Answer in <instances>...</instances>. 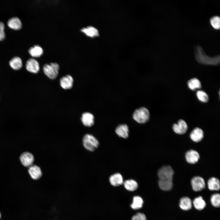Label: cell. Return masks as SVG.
I'll use <instances>...</instances> for the list:
<instances>
[{"label": "cell", "mask_w": 220, "mask_h": 220, "mask_svg": "<svg viewBox=\"0 0 220 220\" xmlns=\"http://www.w3.org/2000/svg\"><path fill=\"white\" fill-rule=\"evenodd\" d=\"M195 57L196 61L201 64L216 65L220 63V55L210 57L207 55L202 48L199 45L195 47Z\"/></svg>", "instance_id": "1"}, {"label": "cell", "mask_w": 220, "mask_h": 220, "mask_svg": "<svg viewBox=\"0 0 220 220\" xmlns=\"http://www.w3.org/2000/svg\"><path fill=\"white\" fill-rule=\"evenodd\" d=\"M132 117L133 119L138 123H145L149 120L150 113L147 108L141 107L134 111Z\"/></svg>", "instance_id": "2"}, {"label": "cell", "mask_w": 220, "mask_h": 220, "mask_svg": "<svg viewBox=\"0 0 220 220\" xmlns=\"http://www.w3.org/2000/svg\"><path fill=\"white\" fill-rule=\"evenodd\" d=\"M83 144L85 148L88 150L93 152L97 148L99 145L98 140L91 134H87L84 135L82 139Z\"/></svg>", "instance_id": "3"}, {"label": "cell", "mask_w": 220, "mask_h": 220, "mask_svg": "<svg viewBox=\"0 0 220 220\" xmlns=\"http://www.w3.org/2000/svg\"><path fill=\"white\" fill-rule=\"evenodd\" d=\"M59 69V65L56 63L46 64L43 67V70L45 74L51 79H54L57 77L58 74Z\"/></svg>", "instance_id": "4"}, {"label": "cell", "mask_w": 220, "mask_h": 220, "mask_svg": "<svg viewBox=\"0 0 220 220\" xmlns=\"http://www.w3.org/2000/svg\"><path fill=\"white\" fill-rule=\"evenodd\" d=\"M174 171L169 165L164 166L160 168L158 172L159 179L172 180Z\"/></svg>", "instance_id": "5"}, {"label": "cell", "mask_w": 220, "mask_h": 220, "mask_svg": "<svg viewBox=\"0 0 220 220\" xmlns=\"http://www.w3.org/2000/svg\"><path fill=\"white\" fill-rule=\"evenodd\" d=\"M193 189L195 191H200L204 189L205 183L204 179L200 176L193 177L191 180Z\"/></svg>", "instance_id": "6"}, {"label": "cell", "mask_w": 220, "mask_h": 220, "mask_svg": "<svg viewBox=\"0 0 220 220\" xmlns=\"http://www.w3.org/2000/svg\"><path fill=\"white\" fill-rule=\"evenodd\" d=\"M20 160L24 166L29 167L33 165L34 160L33 155L28 152H25L22 153L20 156Z\"/></svg>", "instance_id": "7"}, {"label": "cell", "mask_w": 220, "mask_h": 220, "mask_svg": "<svg viewBox=\"0 0 220 220\" xmlns=\"http://www.w3.org/2000/svg\"><path fill=\"white\" fill-rule=\"evenodd\" d=\"M26 68L28 72L33 73H37L39 70V65L35 59L31 58L26 62Z\"/></svg>", "instance_id": "8"}, {"label": "cell", "mask_w": 220, "mask_h": 220, "mask_svg": "<svg viewBox=\"0 0 220 220\" xmlns=\"http://www.w3.org/2000/svg\"><path fill=\"white\" fill-rule=\"evenodd\" d=\"M172 128L176 133L182 134H185L188 129V126L186 123L182 119H180L177 124H173Z\"/></svg>", "instance_id": "9"}, {"label": "cell", "mask_w": 220, "mask_h": 220, "mask_svg": "<svg viewBox=\"0 0 220 220\" xmlns=\"http://www.w3.org/2000/svg\"><path fill=\"white\" fill-rule=\"evenodd\" d=\"M185 157L187 162L190 164L197 162L200 158L199 153L195 150H190L186 152Z\"/></svg>", "instance_id": "10"}, {"label": "cell", "mask_w": 220, "mask_h": 220, "mask_svg": "<svg viewBox=\"0 0 220 220\" xmlns=\"http://www.w3.org/2000/svg\"><path fill=\"white\" fill-rule=\"evenodd\" d=\"M81 120L83 124L86 127H91L94 123V117L92 114L90 112H86L83 113Z\"/></svg>", "instance_id": "11"}, {"label": "cell", "mask_w": 220, "mask_h": 220, "mask_svg": "<svg viewBox=\"0 0 220 220\" xmlns=\"http://www.w3.org/2000/svg\"><path fill=\"white\" fill-rule=\"evenodd\" d=\"M115 131L119 137L127 138L128 137L129 127L126 124H122L118 125Z\"/></svg>", "instance_id": "12"}, {"label": "cell", "mask_w": 220, "mask_h": 220, "mask_svg": "<svg viewBox=\"0 0 220 220\" xmlns=\"http://www.w3.org/2000/svg\"><path fill=\"white\" fill-rule=\"evenodd\" d=\"M28 172L31 178L34 180L39 179L42 173L40 168L36 165H32L29 167Z\"/></svg>", "instance_id": "13"}, {"label": "cell", "mask_w": 220, "mask_h": 220, "mask_svg": "<svg viewBox=\"0 0 220 220\" xmlns=\"http://www.w3.org/2000/svg\"><path fill=\"white\" fill-rule=\"evenodd\" d=\"M73 78L69 75L63 76L60 79V85L64 89L71 88L73 86Z\"/></svg>", "instance_id": "14"}, {"label": "cell", "mask_w": 220, "mask_h": 220, "mask_svg": "<svg viewBox=\"0 0 220 220\" xmlns=\"http://www.w3.org/2000/svg\"><path fill=\"white\" fill-rule=\"evenodd\" d=\"M204 135V132L202 130L198 127L194 129L190 135L191 139L196 142L200 141L203 139Z\"/></svg>", "instance_id": "15"}, {"label": "cell", "mask_w": 220, "mask_h": 220, "mask_svg": "<svg viewBox=\"0 0 220 220\" xmlns=\"http://www.w3.org/2000/svg\"><path fill=\"white\" fill-rule=\"evenodd\" d=\"M111 184L114 186H117L123 183V179L122 175L119 173H116L111 175L109 178Z\"/></svg>", "instance_id": "16"}, {"label": "cell", "mask_w": 220, "mask_h": 220, "mask_svg": "<svg viewBox=\"0 0 220 220\" xmlns=\"http://www.w3.org/2000/svg\"><path fill=\"white\" fill-rule=\"evenodd\" d=\"M179 205L180 208L182 210L185 211L189 210L192 207V202L189 197H184L180 199Z\"/></svg>", "instance_id": "17"}, {"label": "cell", "mask_w": 220, "mask_h": 220, "mask_svg": "<svg viewBox=\"0 0 220 220\" xmlns=\"http://www.w3.org/2000/svg\"><path fill=\"white\" fill-rule=\"evenodd\" d=\"M7 24L8 26L11 28L16 30L21 29L22 26L20 19L16 17L9 19L8 21Z\"/></svg>", "instance_id": "18"}, {"label": "cell", "mask_w": 220, "mask_h": 220, "mask_svg": "<svg viewBox=\"0 0 220 220\" xmlns=\"http://www.w3.org/2000/svg\"><path fill=\"white\" fill-rule=\"evenodd\" d=\"M208 186L211 190H219L220 189V182L219 180L215 177L210 178L207 182Z\"/></svg>", "instance_id": "19"}, {"label": "cell", "mask_w": 220, "mask_h": 220, "mask_svg": "<svg viewBox=\"0 0 220 220\" xmlns=\"http://www.w3.org/2000/svg\"><path fill=\"white\" fill-rule=\"evenodd\" d=\"M158 184L160 188L165 191L170 190L173 186L172 180L159 179Z\"/></svg>", "instance_id": "20"}, {"label": "cell", "mask_w": 220, "mask_h": 220, "mask_svg": "<svg viewBox=\"0 0 220 220\" xmlns=\"http://www.w3.org/2000/svg\"><path fill=\"white\" fill-rule=\"evenodd\" d=\"M81 31L87 36L91 37L97 36L99 35L98 30L93 27L90 26L83 28L81 29Z\"/></svg>", "instance_id": "21"}, {"label": "cell", "mask_w": 220, "mask_h": 220, "mask_svg": "<svg viewBox=\"0 0 220 220\" xmlns=\"http://www.w3.org/2000/svg\"><path fill=\"white\" fill-rule=\"evenodd\" d=\"M10 66L15 70H19L22 67V62L21 58L18 57H15L10 61Z\"/></svg>", "instance_id": "22"}, {"label": "cell", "mask_w": 220, "mask_h": 220, "mask_svg": "<svg viewBox=\"0 0 220 220\" xmlns=\"http://www.w3.org/2000/svg\"><path fill=\"white\" fill-rule=\"evenodd\" d=\"M124 186L128 191H133L138 188V185L137 182L133 179L126 180L124 182Z\"/></svg>", "instance_id": "23"}, {"label": "cell", "mask_w": 220, "mask_h": 220, "mask_svg": "<svg viewBox=\"0 0 220 220\" xmlns=\"http://www.w3.org/2000/svg\"><path fill=\"white\" fill-rule=\"evenodd\" d=\"M193 204L195 208L198 210H203L206 205L205 201L201 196L195 198L193 201Z\"/></svg>", "instance_id": "24"}, {"label": "cell", "mask_w": 220, "mask_h": 220, "mask_svg": "<svg viewBox=\"0 0 220 220\" xmlns=\"http://www.w3.org/2000/svg\"><path fill=\"white\" fill-rule=\"evenodd\" d=\"M30 54L34 57H38L42 55L43 50L41 47L38 45H35L31 47L29 50Z\"/></svg>", "instance_id": "25"}, {"label": "cell", "mask_w": 220, "mask_h": 220, "mask_svg": "<svg viewBox=\"0 0 220 220\" xmlns=\"http://www.w3.org/2000/svg\"><path fill=\"white\" fill-rule=\"evenodd\" d=\"M187 84L189 88L193 90L200 89L201 87L200 82L196 78H193L190 79L188 81Z\"/></svg>", "instance_id": "26"}, {"label": "cell", "mask_w": 220, "mask_h": 220, "mask_svg": "<svg viewBox=\"0 0 220 220\" xmlns=\"http://www.w3.org/2000/svg\"><path fill=\"white\" fill-rule=\"evenodd\" d=\"M143 203V200L141 197L135 196L133 198V201L130 206L133 209H138L142 207Z\"/></svg>", "instance_id": "27"}, {"label": "cell", "mask_w": 220, "mask_h": 220, "mask_svg": "<svg viewBox=\"0 0 220 220\" xmlns=\"http://www.w3.org/2000/svg\"><path fill=\"white\" fill-rule=\"evenodd\" d=\"M210 23L212 28L215 30H219L220 28V17L217 15L211 17L209 19Z\"/></svg>", "instance_id": "28"}, {"label": "cell", "mask_w": 220, "mask_h": 220, "mask_svg": "<svg viewBox=\"0 0 220 220\" xmlns=\"http://www.w3.org/2000/svg\"><path fill=\"white\" fill-rule=\"evenodd\" d=\"M196 96L198 99L203 102H207L209 100V97L207 94L204 91L199 90L196 93Z\"/></svg>", "instance_id": "29"}, {"label": "cell", "mask_w": 220, "mask_h": 220, "mask_svg": "<svg viewBox=\"0 0 220 220\" xmlns=\"http://www.w3.org/2000/svg\"><path fill=\"white\" fill-rule=\"evenodd\" d=\"M211 202L212 205L215 207H218L220 204V195L218 193L213 194L211 197Z\"/></svg>", "instance_id": "30"}, {"label": "cell", "mask_w": 220, "mask_h": 220, "mask_svg": "<svg viewBox=\"0 0 220 220\" xmlns=\"http://www.w3.org/2000/svg\"><path fill=\"white\" fill-rule=\"evenodd\" d=\"M132 220H146V218L144 214L138 213L133 216Z\"/></svg>", "instance_id": "31"}, {"label": "cell", "mask_w": 220, "mask_h": 220, "mask_svg": "<svg viewBox=\"0 0 220 220\" xmlns=\"http://www.w3.org/2000/svg\"><path fill=\"white\" fill-rule=\"evenodd\" d=\"M5 26L4 23L0 21V40H4L5 37L4 32Z\"/></svg>", "instance_id": "32"}, {"label": "cell", "mask_w": 220, "mask_h": 220, "mask_svg": "<svg viewBox=\"0 0 220 220\" xmlns=\"http://www.w3.org/2000/svg\"><path fill=\"white\" fill-rule=\"evenodd\" d=\"M1 215L0 212V218H1Z\"/></svg>", "instance_id": "33"}]
</instances>
